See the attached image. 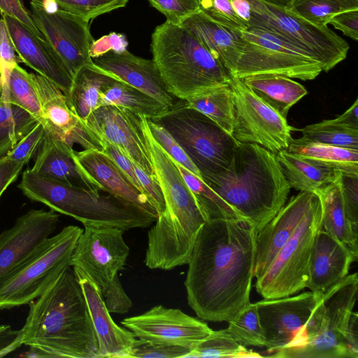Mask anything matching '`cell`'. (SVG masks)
<instances>
[{
  "instance_id": "6da1fadb",
  "label": "cell",
  "mask_w": 358,
  "mask_h": 358,
  "mask_svg": "<svg viewBox=\"0 0 358 358\" xmlns=\"http://www.w3.org/2000/svg\"><path fill=\"white\" fill-rule=\"evenodd\" d=\"M257 232L245 219L206 221L196 238L184 282L196 315L229 322L250 301Z\"/></svg>"
},
{
  "instance_id": "7a4b0ae2",
  "label": "cell",
  "mask_w": 358,
  "mask_h": 358,
  "mask_svg": "<svg viewBox=\"0 0 358 358\" xmlns=\"http://www.w3.org/2000/svg\"><path fill=\"white\" fill-rule=\"evenodd\" d=\"M18 341L27 357L99 358L98 343L80 285L67 268L29 304Z\"/></svg>"
},
{
  "instance_id": "3957f363",
  "label": "cell",
  "mask_w": 358,
  "mask_h": 358,
  "mask_svg": "<svg viewBox=\"0 0 358 358\" xmlns=\"http://www.w3.org/2000/svg\"><path fill=\"white\" fill-rule=\"evenodd\" d=\"M257 233L286 203L290 186L276 154L255 143H240L229 167L202 179Z\"/></svg>"
},
{
  "instance_id": "277c9868",
  "label": "cell",
  "mask_w": 358,
  "mask_h": 358,
  "mask_svg": "<svg viewBox=\"0 0 358 358\" xmlns=\"http://www.w3.org/2000/svg\"><path fill=\"white\" fill-rule=\"evenodd\" d=\"M152 60L168 92L180 100L229 83L231 75L187 29L166 20L150 44Z\"/></svg>"
},
{
  "instance_id": "5b68a950",
  "label": "cell",
  "mask_w": 358,
  "mask_h": 358,
  "mask_svg": "<svg viewBox=\"0 0 358 358\" xmlns=\"http://www.w3.org/2000/svg\"><path fill=\"white\" fill-rule=\"evenodd\" d=\"M17 187L31 201L42 203L57 213L78 220L83 225L104 224L127 231L148 227L156 220L119 196L69 185L39 176L31 169L23 172Z\"/></svg>"
},
{
  "instance_id": "8992f818",
  "label": "cell",
  "mask_w": 358,
  "mask_h": 358,
  "mask_svg": "<svg viewBox=\"0 0 358 358\" xmlns=\"http://www.w3.org/2000/svg\"><path fill=\"white\" fill-rule=\"evenodd\" d=\"M357 273L348 275L324 292L300 336L268 355L279 358H348L345 331L357 296Z\"/></svg>"
},
{
  "instance_id": "52a82bcc",
  "label": "cell",
  "mask_w": 358,
  "mask_h": 358,
  "mask_svg": "<svg viewBox=\"0 0 358 358\" xmlns=\"http://www.w3.org/2000/svg\"><path fill=\"white\" fill-rule=\"evenodd\" d=\"M150 120L174 138L202 179L227 170L240 143L210 118L182 101Z\"/></svg>"
},
{
  "instance_id": "ba28073f",
  "label": "cell",
  "mask_w": 358,
  "mask_h": 358,
  "mask_svg": "<svg viewBox=\"0 0 358 358\" xmlns=\"http://www.w3.org/2000/svg\"><path fill=\"white\" fill-rule=\"evenodd\" d=\"M251 18L248 27L271 32L303 50L328 72L344 60L350 46L328 25L318 26L289 7L261 0H249Z\"/></svg>"
},
{
  "instance_id": "9c48e42d",
  "label": "cell",
  "mask_w": 358,
  "mask_h": 358,
  "mask_svg": "<svg viewBox=\"0 0 358 358\" xmlns=\"http://www.w3.org/2000/svg\"><path fill=\"white\" fill-rule=\"evenodd\" d=\"M83 229L64 227L50 236L36 252L0 285V309L29 304L70 266Z\"/></svg>"
},
{
  "instance_id": "30bf717a",
  "label": "cell",
  "mask_w": 358,
  "mask_h": 358,
  "mask_svg": "<svg viewBox=\"0 0 358 358\" xmlns=\"http://www.w3.org/2000/svg\"><path fill=\"white\" fill-rule=\"evenodd\" d=\"M322 216L318 196L269 266L256 279V291L264 299L289 296L306 287L311 250L315 235L322 228Z\"/></svg>"
},
{
  "instance_id": "8fae6325",
  "label": "cell",
  "mask_w": 358,
  "mask_h": 358,
  "mask_svg": "<svg viewBox=\"0 0 358 358\" xmlns=\"http://www.w3.org/2000/svg\"><path fill=\"white\" fill-rule=\"evenodd\" d=\"M241 34L243 48L233 76L271 74L311 80L322 71L310 55L275 34L252 27Z\"/></svg>"
},
{
  "instance_id": "7c38bea8",
  "label": "cell",
  "mask_w": 358,
  "mask_h": 358,
  "mask_svg": "<svg viewBox=\"0 0 358 358\" xmlns=\"http://www.w3.org/2000/svg\"><path fill=\"white\" fill-rule=\"evenodd\" d=\"M30 8L34 25L72 78L83 66L94 63L89 54L93 41L89 21L59 9L50 0H31Z\"/></svg>"
},
{
  "instance_id": "4fadbf2b",
  "label": "cell",
  "mask_w": 358,
  "mask_h": 358,
  "mask_svg": "<svg viewBox=\"0 0 358 358\" xmlns=\"http://www.w3.org/2000/svg\"><path fill=\"white\" fill-rule=\"evenodd\" d=\"M234 96L233 137L238 143L257 144L277 154L287 149L294 128L275 110L254 94L241 78L229 81Z\"/></svg>"
},
{
  "instance_id": "5bb4252c",
  "label": "cell",
  "mask_w": 358,
  "mask_h": 358,
  "mask_svg": "<svg viewBox=\"0 0 358 358\" xmlns=\"http://www.w3.org/2000/svg\"><path fill=\"white\" fill-rule=\"evenodd\" d=\"M83 226L70 266L80 268L101 292L126 265L129 248L123 238L125 231L104 224Z\"/></svg>"
},
{
  "instance_id": "9a60e30c",
  "label": "cell",
  "mask_w": 358,
  "mask_h": 358,
  "mask_svg": "<svg viewBox=\"0 0 358 358\" xmlns=\"http://www.w3.org/2000/svg\"><path fill=\"white\" fill-rule=\"evenodd\" d=\"M121 323L138 339L180 345L192 350L213 331L206 323L179 309L162 305L126 317Z\"/></svg>"
},
{
  "instance_id": "2e32d148",
  "label": "cell",
  "mask_w": 358,
  "mask_h": 358,
  "mask_svg": "<svg viewBox=\"0 0 358 358\" xmlns=\"http://www.w3.org/2000/svg\"><path fill=\"white\" fill-rule=\"evenodd\" d=\"M85 124L99 141L110 143L133 164L156 176L138 114L123 107L101 106L89 115Z\"/></svg>"
},
{
  "instance_id": "e0dca14e",
  "label": "cell",
  "mask_w": 358,
  "mask_h": 358,
  "mask_svg": "<svg viewBox=\"0 0 358 358\" xmlns=\"http://www.w3.org/2000/svg\"><path fill=\"white\" fill-rule=\"evenodd\" d=\"M322 295L310 291L256 302L268 352L289 346L300 336Z\"/></svg>"
},
{
  "instance_id": "ac0fdd59",
  "label": "cell",
  "mask_w": 358,
  "mask_h": 358,
  "mask_svg": "<svg viewBox=\"0 0 358 358\" xmlns=\"http://www.w3.org/2000/svg\"><path fill=\"white\" fill-rule=\"evenodd\" d=\"M59 222L52 209H31L0 233V285L51 236Z\"/></svg>"
},
{
  "instance_id": "d6986e66",
  "label": "cell",
  "mask_w": 358,
  "mask_h": 358,
  "mask_svg": "<svg viewBox=\"0 0 358 358\" xmlns=\"http://www.w3.org/2000/svg\"><path fill=\"white\" fill-rule=\"evenodd\" d=\"M41 104V122L47 131L70 147L101 150L98 138L71 108L64 92L38 73H33Z\"/></svg>"
},
{
  "instance_id": "ffe728a7",
  "label": "cell",
  "mask_w": 358,
  "mask_h": 358,
  "mask_svg": "<svg viewBox=\"0 0 358 358\" xmlns=\"http://www.w3.org/2000/svg\"><path fill=\"white\" fill-rule=\"evenodd\" d=\"M317 196L315 192L301 191L293 196L257 233L254 268L256 279L269 266Z\"/></svg>"
},
{
  "instance_id": "44dd1931",
  "label": "cell",
  "mask_w": 358,
  "mask_h": 358,
  "mask_svg": "<svg viewBox=\"0 0 358 358\" xmlns=\"http://www.w3.org/2000/svg\"><path fill=\"white\" fill-rule=\"evenodd\" d=\"M73 271L87 305L97 338L99 358H131L137 338L113 321L96 284L80 268L73 266Z\"/></svg>"
},
{
  "instance_id": "7402d4cb",
  "label": "cell",
  "mask_w": 358,
  "mask_h": 358,
  "mask_svg": "<svg viewBox=\"0 0 358 358\" xmlns=\"http://www.w3.org/2000/svg\"><path fill=\"white\" fill-rule=\"evenodd\" d=\"M22 63L57 85L66 95L73 78L52 46L17 19L1 15Z\"/></svg>"
},
{
  "instance_id": "603a6c76",
  "label": "cell",
  "mask_w": 358,
  "mask_h": 358,
  "mask_svg": "<svg viewBox=\"0 0 358 358\" xmlns=\"http://www.w3.org/2000/svg\"><path fill=\"white\" fill-rule=\"evenodd\" d=\"M357 259L348 248L321 228L314 239L306 287L323 294L346 277L351 264Z\"/></svg>"
},
{
  "instance_id": "cb8c5ba5",
  "label": "cell",
  "mask_w": 358,
  "mask_h": 358,
  "mask_svg": "<svg viewBox=\"0 0 358 358\" xmlns=\"http://www.w3.org/2000/svg\"><path fill=\"white\" fill-rule=\"evenodd\" d=\"M76 162L101 191L119 196L157 220L158 214L147 196L139 191L107 155L98 149L74 150Z\"/></svg>"
},
{
  "instance_id": "d4e9b609",
  "label": "cell",
  "mask_w": 358,
  "mask_h": 358,
  "mask_svg": "<svg viewBox=\"0 0 358 358\" xmlns=\"http://www.w3.org/2000/svg\"><path fill=\"white\" fill-rule=\"evenodd\" d=\"M92 60L99 68L148 94L167 108L175 104L152 59L135 56L127 50L122 53L110 51Z\"/></svg>"
},
{
  "instance_id": "484cf974",
  "label": "cell",
  "mask_w": 358,
  "mask_h": 358,
  "mask_svg": "<svg viewBox=\"0 0 358 358\" xmlns=\"http://www.w3.org/2000/svg\"><path fill=\"white\" fill-rule=\"evenodd\" d=\"M31 170L39 176L69 185L101 191L76 162L73 148L47 130Z\"/></svg>"
},
{
  "instance_id": "4316f807",
  "label": "cell",
  "mask_w": 358,
  "mask_h": 358,
  "mask_svg": "<svg viewBox=\"0 0 358 358\" xmlns=\"http://www.w3.org/2000/svg\"><path fill=\"white\" fill-rule=\"evenodd\" d=\"M180 25L193 34L229 74L234 76L243 48L241 31L222 26L199 10Z\"/></svg>"
},
{
  "instance_id": "83f0119b",
  "label": "cell",
  "mask_w": 358,
  "mask_h": 358,
  "mask_svg": "<svg viewBox=\"0 0 358 358\" xmlns=\"http://www.w3.org/2000/svg\"><path fill=\"white\" fill-rule=\"evenodd\" d=\"M262 101L286 118L289 110L308 93L299 83L280 75H255L241 78Z\"/></svg>"
},
{
  "instance_id": "f1b7e54d",
  "label": "cell",
  "mask_w": 358,
  "mask_h": 358,
  "mask_svg": "<svg viewBox=\"0 0 358 358\" xmlns=\"http://www.w3.org/2000/svg\"><path fill=\"white\" fill-rule=\"evenodd\" d=\"M276 156L290 187L300 192H316L338 180L341 175L338 171L292 154L287 149L279 151Z\"/></svg>"
},
{
  "instance_id": "f546056e",
  "label": "cell",
  "mask_w": 358,
  "mask_h": 358,
  "mask_svg": "<svg viewBox=\"0 0 358 358\" xmlns=\"http://www.w3.org/2000/svg\"><path fill=\"white\" fill-rule=\"evenodd\" d=\"M115 78L117 77L94 63L83 66L73 77L66 98L71 108L83 122L99 107L102 88Z\"/></svg>"
},
{
  "instance_id": "4dcf8cb0",
  "label": "cell",
  "mask_w": 358,
  "mask_h": 358,
  "mask_svg": "<svg viewBox=\"0 0 358 358\" xmlns=\"http://www.w3.org/2000/svg\"><path fill=\"white\" fill-rule=\"evenodd\" d=\"M315 193L318 194L322 204V229L358 257V236L353 232L345 216L340 178Z\"/></svg>"
},
{
  "instance_id": "1f68e13d",
  "label": "cell",
  "mask_w": 358,
  "mask_h": 358,
  "mask_svg": "<svg viewBox=\"0 0 358 358\" xmlns=\"http://www.w3.org/2000/svg\"><path fill=\"white\" fill-rule=\"evenodd\" d=\"M289 152L343 174L358 176V150L292 138Z\"/></svg>"
},
{
  "instance_id": "d6a6232c",
  "label": "cell",
  "mask_w": 358,
  "mask_h": 358,
  "mask_svg": "<svg viewBox=\"0 0 358 358\" xmlns=\"http://www.w3.org/2000/svg\"><path fill=\"white\" fill-rule=\"evenodd\" d=\"M182 101L184 106L204 114L232 135L235 122V103L229 83L217 85Z\"/></svg>"
},
{
  "instance_id": "836d02e7",
  "label": "cell",
  "mask_w": 358,
  "mask_h": 358,
  "mask_svg": "<svg viewBox=\"0 0 358 358\" xmlns=\"http://www.w3.org/2000/svg\"><path fill=\"white\" fill-rule=\"evenodd\" d=\"M107 105L123 107L150 119L161 115L167 109L151 96L118 78L111 80L101 90L99 107Z\"/></svg>"
},
{
  "instance_id": "e575fe53",
  "label": "cell",
  "mask_w": 358,
  "mask_h": 358,
  "mask_svg": "<svg viewBox=\"0 0 358 358\" xmlns=\"http://www.w3.org/2000/svg\"><path fill=\"white\" fill-rule=\"evenodd\" d=\"M38 122L23 108L6 101L0 71V158L12 150Z\"/></svg>"
},
{
  "instance_id": "d590c367",
  "label": "cell",
  "mask_w": 358,
  "mask_h": 358,
  "mask_svg": "<svg viewBox=\"0 0 358 358\" xmlns=\"http://www.w3.org/2000/svg\"><path fill=\"white\" fill-rule=\"evenodd\" d=\"M1 72L7 101L23 108L39 121L41 104L32 73H28L19 64Z\"/></svg>"
},
{
  "instance_id": "8d00e7d4",
  "label": "cell",
  "mask_w": 358,
  "mask_h": 358,
  "mask_svg": "<svg viewBox=\"0 0 358 358\" xmlns=\"http://www.w3.org/2000/svg\"><path fill=\"white\" fill-rule=\"evenodd\" d=\"M176 164L187 185L194 194L206 221L213 219H244L202 179L176 162Z\"/></svg>"
},
{
  "instance_id": "74e56055",
  "label": "cell",
  "mask_w": 358,
  "mask_h": 358,
  "mask_svg": "<svg viewBox=\"0 0 358 358\" xmlns=\"http://www.w3.org/2000/svg\"><path fill=\"white\" fill-rule=\"evenodd\" d=\"M303 141L358 150V130L338 124L334 119L324 120L297 129Z\"/></svg>"
},
{
  "instance_id": "f35d334b",
  "label": "cell",
  "mask_w": 358,
  "mask_h": 358,
  "mask_svg": "<svg viewBox=\"0 0 358 358\" xmlns=\"http://www.w3.org/2000/svg\"><path fill=\"white\" fill-rule=\"evenodd\" d=\"M187 357H262L238 343L225 329L214 331L201 341Z\"/></svg>"
},
{
  "instance_id": "ab89813d",
  "label": "cell",
  "mask_w": 358,
  "mask_h": 358,
  "mask_svg": "<svg viewBox=\"0 0 358 358\" xmlns=\"http://www.w3.org/2000/svg\"><path fill=\"white\" fill-rule=\"evenodd\" d=\"M289 8L310 22L325 26L337 13L358 9V0H291Z\"/></svg>"
},
{
  "instance_id": "60d3db41",
  "label": "cell",
  "mask_w": 358,
  "mask_h": 358,
  "mask_svg": "<svg viewBox=\"0 0 358 358\" xmlns=\"http://www.w3.org/2000/svg\"><path fill=\"white\" fill-rule=\"evenodd\" d=\"M228 323L226 331L241 345L264 347L256 303H250Z\"/></svg>"
},
{
  "instance_id": "b9f144b4",
  "label": "cell",
  "mask_w": 358,
  "mask_h": 358,
  "mask_svg": "<svg viewBox=\"0 0 358 358\" xmlns=\"http://www.w3.org/2000/svg\"><path fill=\"white\" fill-rule=\"evenodd\" d=\"M63 10L87 21L126 6L129 0H50Z\"/></svg>"
},
{
  "instance_id": "7bdbcfd3",
  "label": "cell",
  "mask_w": 358,
  "mask_h": 358,
  "mask_svg": "<svg viewBox=\"0 0 358 358\" xmlns=\"http://www.w3.org/2000/svg\"><path fill=\"white\" fill-rule=\"evenodd\" d=\"M149 130L156 142L178 164L202 179L201 175L189 157L174 139V138L160 124L147 117Z\"/></svg>"
},
{
  "instance_id": "ee69618b",
  "label": "cell",
  "mask_w": 358,
  "mask_h": 358,
  "mask_svg": "<svg viewBox=\"0 0 358 358\" xmlns=\"http://www.w3.org/2000/svg\"><path fill=\"white\" fill-rule=\"evenodd\" d=\"M199 11L210 20L231 29L248 28L235 13L230 0H199Z\"/></svg>"
},
{
  "instance_id": "f6af8a7d",
  "label": "cell",
  "mask_w": 358,
  "mask_h": 358,
  "mask_svg": "<svg viewBox=\"0 0 358 358\" xmlns=\"http://www.w3.org/2000/svg\"><path fill=\"white\" fill-rule=\"evenodd\" d=\"M46 134L43 124L38 121L36 125L24 136L6 155L3 159L23 164L29 163L38 151Z\"/></svg>"
},
{
  "instance_id": "bcb514c9",
  "label": "cell",
  "mask_w": 358,
  "mask_h": 358,
  "mask_svg": "<svg viewBox=\"0 0 358 358\" xmlns=\"http://www.w3.org/2000/svg\"><path fill=\"white\" fill-rule=\"evenodd\" d=\"M191 349L180 345L156 343L137 339L131 358H186Z\"/></svg>"
},
{
  "instance_id": "7dc6e473",
  "label": "cell",
  "mask_w": 358,
  "mask_h": 358,
  "mask_svg": "<svg viewBox=\"0 0 358 358\" xmlns=\"http://www.w3.org/2000/svg\"><path fill=\"white\" fill-rule=\"evenodd\" d=\"M340 187L345 216L358 236V176L341 173Z\"/></svg>"
},
{
  "instance_id": "c3c4849f",
  "label": "cell",
  "mask_w": 358,
  "mask_h": 358,
  "mask_svg": "<svg viewBox=\"0 0 358 358\" xmlns=\"http://www.w3.org/2000/svg\"><path fill=\"white\" fill-rule=\"evenodd\" d=\"M161 12L166 20L180 24L185 19L199 10V0H148Z\"/></svg>"
},
{
  "instance_id": "681fc988",
  "label": "cell",
  "mask_w": 358,
  "mask_h": 358,
  "mask_svg": "<svg viewBox=\"0 0 358 358\" xmlns=\"http://www.w3.org/2000/svg\"><path fill=\"white\" fill-rule=\"evenodd\" d=\"M100 292L110 313L124 314L132 306V301L123 289L118 277Z\"/></svg>"
},
{
  "instance_id": "f907efd6",
  "label": "cell",
  "mask_w": 358,
  "mask_h": 358,
  "mask_svg": "<svg viewBox=\"0 0 358 358\" xmlns=\"http://www.w3.org/2000/svg\"><path fill=\"white\" fill-rule=\"evenodd\" d=\"M134 169L145 194L157 210L158 215H160L165 209V201L157 176H150L134 164Z\"/></svg>"
},
{
  "instance_id": "816d5d0a",
  "label": "cell",
  "mask_w": 358,
  "mask_h": 358,
  "mask_svg": "<svg viewBox=\"0 0 358 358\" xmlns=\"http://www.w3.org/2000/svg\"><path fill=\"white\" fill-rule=\"evenodd\" d=\"M127 46L128 42L124 34L110 32L93 40L90 45L89 54L92 59H94L110 51L122 53L127 50Z\"/></svg>"
},
{
  "instance_id": "f5cc1de1",
  "label": "cell",
  "mask_w": 358,
  "mask_h": 358,
  "mask_svg": "<svg viewBox=\"0 0 358 358\" xmlns=\"http://www.w3.org/2000/svg\"><path fill=\"white\" fill-rule=\"evenodd\" d=\"M100 142L102 147L101 150L111 158L114 163L139 191L145 194L136 175L132 162L117 147L110 143L104 140H100Z\"/></svg>"
},
{
  "instance_id": "db71d44e",
  "label": "cell",
  "mask_w": 358,
  "mask_h": 358,
  "mask_svg": "<svg viewBox=\"0 0 358 358\" xmlns=\"http://www.w3.org/2000/svg\"><path fill=\"white\" fill-rule=\"evenodd\" d=\"M22 63L15 51L6 24L0 19V68L3 71L10 69L15 64Z\"/></svg>"
},
{
  "instance_id": "11a10c76",
  "label": "cell",
  "mask_w": 358,
  "mask_h": 358,
  "mask_svg": "<svg viewBox=\"0 0 358 358\" xmlns=\"http://www.w3.org/2000/svg\"><path fill=\"white\" fill-rule=\"evenodd\" d=\"M0 14L17 19L35 34L44 39L34 25L30 12L26 8L23 0H0Z\"/></svg>"
},
{
  "instance_id": "9f6ffc18",
  "label": "cell",
  "mask_w": 358,
  "mask_h": 358,
  "mask_svg": "<svg viewBox=\"0 0 358 358\" xmlns=\"http://www.w3.org/2000/svg\"><path fill=\"white\" fill-rule=\"evenodd\" d=\"M329 24L341 31L345 36L358 39V9L345 10L331 18Z\"/></svg>"
},
{
  "instance_id": "6f0895ef",
  "label": "cell",
  "mask_w": 358,
  "mask_h": 358,
  "mask_svg": "<svg viewBox=\"0 0 358 358\" xmlns=\"http://www.w3.org/2000/svg\"><path fill=\"white\" fill-rule=\"evenodd\" d=\"M24 164L10 159L0 158V197L21 172Z\"/></svg>"
},
{
  "instance_id": "680465c9",
  "label": "cell",
  "mask_w": 358,
  "mask_h": 358,
  "mask_svg": "<svg viewBox=\"0 0 358 358\" xmlns=\"http://www.w3.org/2000/svg\"><path fill=\"white\" fill-rule=\"evenodd\" d=\"M344 345L348 358H358V315L351 313L344 334Z\"/></svg>"
},
{
  "instance_id": "91938a15",
  "label": "cell",
  "mask_w": 358,
  "mask_h": 358,
  "mask_svg": "<svg viewBox=\"0 0 358 358\" xmlns=\"http://www.w3.org/2000/svg\"><path fill=\"white\" fill-rule=\"evenodd\" d=\"M18 330L9 325H0V357H3L20 347L17 341Z\"/></svg>"
},
{
  "instance_id": "94428289",
  "label": "cell",
  "mask_w": 358,
  "mask_h": 358,
  "mask_svg": "<svg viewBox=\"0 0 358 358\" xmlns=\"http://www.w3.org/2000/svg\"><path fill=\"white\" fill-rule=\"evenodd\" d=\"M334 120L345 127L358 130V99H357L343 114Z\"/></svg>"
},
{
  "instance_id": "6125c7cd",
  "label": "cell",
  "mask_w": 358,
  "mask_h": 358,
  "mask_svg": "<svg viewBox=\"0 0 358 358\" xmlns=\"http://www.w3.org/2000/svg\"><path fill=\"white\" fill-rule=\"evenodd\" d=\"M232 8L238 17L247 27L251 18V4L249 0H230Z\"/></svg>"
},
{
  "instance_id": "be15d7a7",
  "label": "cell",
  "mask_w": 358,
  "mask_h": 358,
  "mask_svg": "<svg viewBox=\"0 0 358 358\" xmlns=\"http://www.w3.org/2000/svg\"><path fill=\"white\" fill-rule=\"evenodd\" d=\"M265 2L271 3L273 4L289 7L291 3V0H261Z\"/></svg>"
}]
</instances>
